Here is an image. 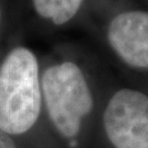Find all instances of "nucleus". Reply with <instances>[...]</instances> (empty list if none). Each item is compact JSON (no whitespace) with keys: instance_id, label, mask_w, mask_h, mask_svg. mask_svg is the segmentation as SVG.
I'll use <instances>...</instances> for the list:
<instances>
[{"instance_id":"obj_1","label":"nucleus","mask_w":148,"mask_h":148,"mask_svg":"<svg viewBox=\"0 0 148 148\" xmlns=\"http://www.w3.org/2000/svg\"><path fill=\"white\" fill-rule=\"evenodd\" d=\"M43 112L59 148H92L101 106L85 71L73 60L40 73Z\"/></svg>"},{"instance_id":"obj_4","label":"nucleus","mask_w":148,"mask_h":148,"mask_svg":"<svg viewBox=\"0 0 148 148\" xmlns=\"http://www.w3.org/2000/svg\"><path fill=\"white\" fill-rule=\"evenodd\" d=\"M84 0H33L36 12L45 19L60 25L78 12Z\"/></svg>"},{"instance_id":"obj_2","label":"nucleus","mask_w":148,"mask_h":148,"mask_svg":"<svg viewBox=\"0 0 148 148\" xmlns=\"http://www.w3.org/2000/svg\"><path fill=\"white\" fill-rule=\"evenodd\" d=\"M92 148H148V93L114 91L101 106Z\"/></svg>"},{"instance_id":"obj_5","label":"nucleus","mask_w":148,"mask_h":148,"mask_svg":"<svg viewBox=\"0 0 148 148\" xmlns=\"http://www.w3.org/2000/svg\"><path fill=\"white\" fill-rule=\"evenodd\" d=\"M0 148H27L5 133L0 131Z\"/></svg>"},{"instance_id":"obj_6","label":"nucleus","mask_w":148,"mask_h":148,"mask_svg":"<svg viewBox=\"0 0 148 148\" xmlns=\"http://www.w3.org/2000/svg\"><path fill=\"white\" fill-rule=\"evenodd\" d=\"M0 21H1V8H0Z\"/></svg>"},{"instance_id":"obj_3","label":"nucleus","mask_w":148,"mask_h":148,"mask_svg":"<svg viewBox=\"0 0 148 148\" xmlns=\"http://www.w3.org/2000/svg\"><path fill=\"white\" fill-rule=\"evenodd\" d=\"M108 41L114 53L135 69H148V13L124 12L112 20Z\"/></svg>"}]
</instances>
